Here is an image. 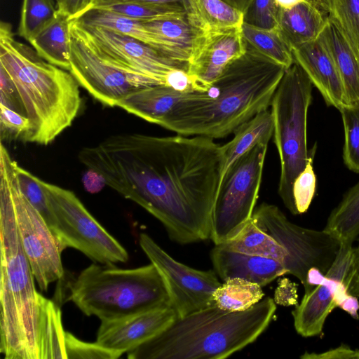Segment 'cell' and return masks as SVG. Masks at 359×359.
<instances>
[{
    "label": "cell",
    "instance_id": "cell-1",
    "mask_svg": "<svg viewBox=\"0 0 359 359\" xmlns=\"http://www.w3.org/2000/svg\"><path fill=\"white\" fill-rule=\"evenodd\" d=\"M79 161L105 184L149 212L170 238L210 239L222 182V145L203 136L117 134L81 149Z\"/></svg>",
    "mask_w": 359,
    "mask_h": 359
},
{
    "label": "cell",
    "instance_id": "cell-2",
    "mask_svg": "<svg viewBox=\"0 0 359 359\" xmlns=\"http://www.w3.org/2000/svg\"><path fill=\"white\" fill-rule=\"evenodd\" d=\"M245 43L205 91H191L158 124L185 136L223 138L269 109L285 67Z\"/></svg>",
    "mask_w": 359,
    "mask_h": 359
},
{
    "label": "cell",
    "instance_id": "cell-3",
    "mask_svg": "<svg viewBox=\"0 0 359 359\" xmlns=\"http://www.w3.org/2000/svg\"><path fill=\"white\" fill-rule=\"evenodd\" d=\"M0 66L13 81L29 128L24 142L47 145L69 127L81 106L79 84L67 70L17 41L10 23L0 24Z\"/></svg>",
    "mask_w": 359,
    "mask_h": 359
},
{
    "label": "cell",
    "instance_id": "cell-4",
    "mask_svg": "<svg viewBox=\"0 0 359 359\" xmlns=\"http://www.w3.org/2000/svg\"><path fill=\"white\" fill-rule=\"evenodd\" d=\"M276 304L263 298L243 311L216 306L177 318L151 339L128 351L130 359H224L253 343L273 320Z\"/></svg>",
    "mask_w": 359,
    "mask_h": 359
},
{
    "label": "cell",
    "instance_id": "cell-5",
    "mask_svg": "<svg viewBox=\"0 0 359 359\" xmlns=\"http://www.w3.org/2000/svg\"><path fill=\"white\" fill-rule=\"evenodd\" d=\"M0 352L6 359H40L44 297L22 248L6 186L0 182Z\"/></svg>",
    "mask_w": 359,
    "mask_h": 359
},
{
    "label": "cell",
    "instance_id": "cell-6",
    "mask_svg": "<svg viewBox=\"0 0 359 359\" xmlns=\"http://www.w3.org/2000/svg\"><path fill=\"white\" fill-rule=\"evenodd\" d=\"M69 290L68 300L100 320L172 306L166 282L151 262L130 269L93 264L70 282Z\"/></svg>",
    "mask_w": 359,
    "mask_h": 359
},
{
    "label": "cell",
    "instance_id": "cell-7",
    "mask_svg": "<svg viewBox=\"0 0 359 359\" xmlns=\"http://www.w3.org/2000/svg\"><path fill=\"white\" fill-rule=\"evenodd\" d=\"M313 84L295 61L285 69L271 102L273 141L280 162L278 192L294 215L292 185L306 167L311 150L307 147V116Z\"/></svg>",
    "mask_w": 359,
    "mask_h": 359
},
{
    "label": "cell",
    "instance_id": "cell-8",
    "mask_svg": "<svg viewBox=\"0 0 359 359\" xmlns=\"http://www.w3.org/2000/svg\"><path fill=\"white\" fill-rule=\"evenodd\" d=\"M41 183L53 215L50 229L62 251L74 248L93 262L105 265L128 261L126 250L92 216L74 192L41 180Z\"/></svg>",
    "mask_w": 359,
    "mask_h": 359
},
{
    "label": "cell",
    "instance_id": "cell-9",
    "mask_svg": "<svg viewBox=\"0 0 359 359\" xmlns=\"http://www.w3.org/2000/svg\"><path fill=\"white\" fill-rule=\"evenodd\" d=\"M15 163L5 146H0V182L10 194L17 227L35 281L42 291L64 276L62 250L49 226L22 192Z\"/></svg>",
    "mask_w": 359,
    "mask_h": 359
},
{
    "label": "cell",
    "instance_id": "cell-10",
    "mask_svg": "<svg viewBox=\"0 0 359 359\" xmlns=\"http://www.w3.org/2000/svg\"><path fill=\"white\" fill-rule=\"evenodd\" d=\"M268 144L258 143L224 173L215 203L210 239L215 245L234 238L252 217L258 198Z\"/></svg>",
    "mask_w": 359,
    "mask_h": 359
},
{
    "label": "cell",
    "instance_id": "cell-11",
    "mask_svg": "<svg viewBox=\"0 0 359 359\" xmlns=\"http://www.w3.org/2000/svg\"><path fill=\"white\" fill-rule=\"evenodd\" d=\"M70 30V69L79 86L102 104L116 107L137 89L161 84L158 81L123 66L110 58L88 38L76 20Z\"/></svg>",
    "mask_w": 359,
    "mask_h": 359
},
{
    "label": "cell",
    "instance_id": "cell-12",
    "mask_svg": "<svg viewBox=\"0 0 359 359\" xmlns=\"http://www.w3.org/2000/svg\"><path fill=\"white\" fill-rule=\"evenodd\" d=\"M256 224L273 237L287 253L284 266L303 286L309 270L326 274L341 248L340 242L324 229H310L290 222L278 207L262 203L252 216Z\"/></svg>",
    "mask_w": 359,
    "mask_h": 359
},
{
    "label": "cell",
    "instance_id": "cell-13",
    "mask_svg": "<svg viewBox=\"0 0 359 359\" xmlns=\"http://www.w3.org/2000/svg\"><path fill=\"white\" fill-rule=\"evenodd\" d=\"M139 243L163 276L178 318L215 306L213 294L222 283L214 270H198L177 261L145 233H140Z\"/></svg>",
    "mask_w": 359,
    "mask_h": 359
},
{
    "label": "cell",
    "instance_id": "cell-14",
    "mask_svg": "<svg viewBox=\"0 0 359 359\" xmlns=\"http://www.w3.org/2000/svg\"><path fill=\"white\" fill-rule=\"evenodd\" d=\"M357 270V248L341 245L323 283L304 293L301 302L292 311L294 327L299 334L312 337L322 333L327 316L338 307L341 287L347 286L349 293L353 294Z\"/></svg>",
    "mask_w": 359,
    "mask_h": 359
},
{
    "label": "cell",
    "instance_id": "cell-15",
    "mask_svg": "<svg viewBox=\"0 0 359 359\" xmlns=\"http://www.w3.org/2000/svg\"><path fill=\"white\" fill-rule=\"evenodd\" d=\"M77 22L92 43L110 58L161 84L167 86L168 77L175 70L188 72L189 62L172 59L140 40L102 27Z\"/></svg>",
    "mask_w": 359,
    "mask_h": 359
},
{
    "label": "cell",
    "instance_id": "cell-16",
    "mask_svg": "<svg viewBox=\"0 0 359 359\" xmlns=\"http://www.w3.org/2000/svg\"><path fill=\"white\" fill-rule=\"evenodd\" d=\"M245 50L241 27L204 33L189 61L196 91H205L226 66Z\"/></svg>",
    "mask_w": 359,
    "mask_h": 359
},
{
    "label": "cell",
    "instance_id": "cell-17",
    "mask_svg": "<svg viewBox=\"0 0 359 359\" xmlns=\"http://www.w3.org/2000/svg\"><path fill=\"white\" fill-rule=\"evenodd\" d=\"M177 318L175 309L167 306L119 319L101 320L96 342L126 353L163 332Z\"/></svg>",
    "mask_w": 359,
    "mask_h": 359
},
{
    "label": "cell",
    "instance_id": "cell-18",
    "mask_svg": "<svg viewBox=\"0 0 359 359\" xmlns=\"http://www.w3.org/2000/svg\"><path fill=\"white\" fill-rule=\"evenodd\" d=\"M292 54L294 61L304 69L328 106L339 109L347 104L339 73L319 36L293 48Z\"/></svg>",
    "mask_w": 359,
    "mask_h": 359
},
{
    "label": "cell",
    "instance_id": "cell-19",
    "mask_svg": "<svg viewBox=\"0 0 359 359\" xmlns=\"http://www.w3.org/2000/svg\"><path fill=\"white\" fill-rule=\"evenodd\" d=\"M210 259L214 271L223 281L240 278L264 287L288 273L276 259L232 251L219 245L212 249Z\"/></svg>",
    "mask_w": 359,
    "mask_h": 359
},
{
    "label": "cell",
    "instance_id": "cell-20",
    "mask_svg": "<svg viewBox=\"0 0 359 359\" xmlns=\"http://www.w3.org/2000/svg\"><path fill=\"white\" fill-rule=\"evenodd\" d=\"M319 37L336 65L344 85L347 104L359 101V50L329 15Z\"/></svg>",
    "mask_w": 359,
    "mask_h": 359
},
{
    "label": "cell",
    "instance_id": "cell-21",
    "mask_svg": "<svg viewBox=\"0 0 359 359\" xmlns=\"http://www.w3.org/2000/svg\"><path fill=\"white\" fill-rule=\"evenodd\" d=\"M327 15L313 0L280 8L277 29L292 50L316 39L324 29Z\"/></svg>",
    "mask_w": 359,
    "mask_h": 359
},
{
    "label": "cell",
    "instance_id": "cell-22",
    "mask_svg": "<svg viewBox=\"0 0 359 359\" xmlns=\"http://www.w3.org/2000/svg\"><path fill=\"white\" fill-rule=\"evenodd\" d=\"M187 93L166 85L151 86L127 95L118 102L116 107L158 125Z\"/></svg>",
    "mask_w": 359,
    "mask_h": 359
},
{
    "label": "cell",
    "instance_id": "cell-23",
    "mask_svg": "<svg viewBox=\"0 0 359 359\" xmlns=\"http://www.w3.org/2000/svg\"><path fill=\"white\" fill-rule=\"evenodd\" d=\"M76 20L83 25L97 26L130 36L178 60L172 48L148 30L142 21L100 8H90Z\"/></svg>",
    "mask_w": 359,
    "mask_h": 359
},
{
    "label": "cell",
    "instance_id": "cell-24",
    "mask_svg": "<svg viewBox=\"0 0 359 359\" xmlns=\"http://www.w3.org/2000/svg\"><path fill=\"white\" fill-rule=\"evenodd\" d=\"M143 24L172 48L177 60L187 62L204 34L191 22L187 13Z\"/></svg>",
    "mask_w": 359,
    "mask_h": 359
},
{
    "label": "cell",
    "instance_id": "cell-25",
    "mask_svg": "<svg viewBox=\"0 0 359 359\" xmlns=\"http://www.w3.org/2000/svg\"><path fill=\"white\" fill-rule=\"evenodd\" d=\"M233 133V137L222 145L223 176L235 161L256 144L269 143L273 134V119L271 110L267 109L259 112L237 127Z\"/></svg>",
    "mask_w": 359,
    "mask_h": 359
},
{
    "label": "cell",
    "instance_id": "cell-26",
    "mask_svg": "<svg viewBox=\"0 0 359 359\" xmlns=\"http://www.w3.org/2000/svg\"><path fill=\"white\" fill-rule=\"evenodd\" d=\"M72 20L57 11L55 20L29 41L43 59L67 71L70 69Z\"/></svg>",
    "mask_w": 359,
    "mask_h": 359
},
{
    "label": "cell",
    "instance_id": "cell-27",
    "mask_svg": "<svg viewBox=\"0 0 359 359\" xmlns=\"http://www.w3.org/2000/svg\"><path fill=\"white\" fill-rule=\"evenodd\" d=\"M191 22L203 33L241 27L243 13L223 0H186Z\"/></svg>",
    "mask_w": 359,
    "mask_h": 359
},
{
    "label": "cell",
    "instance_id": "cell-28",
    "mask_svg": "<svg viewBox=\"0 0 359 359\" xmlns=\"http://www.w3.org/2000/svg\"><path fill=\"white\" fill-rule=\"evenodd\" d=\"M323 229L341 245H353L359 236V182L344 194L330 212Z\"/></svg>",
    "mask_w": 359,
    "mask_h": 359
},
{
    "label": "cell",
    "instance_id": "cell-29",
    "mask_svg": "<svg viewBox=\"0 0 359 359\" xmlns=\"http://www.w3.org/2000/svg\"><path fill=\"white\" fill-rule=\"evenodd\" d=\"M219 245L235 252L272 258L283 265L287 256L285 248L259 228L252 217L234 238Z\"/></svg>",
    "mask_w": 359,
    "mask_h": 359
},
{
    "label": "cell",
    "instance_id": "cell-30",
    "mask_svg": "<svg viewBox=\"0 0 359 359\" xmlns=\"http://www.w3.org/2000/svg\"><path fill=\"white\" fill-rule=\"evenodd\" d=\"M262 287L257 283L233 278L224 281L214 292L215 305L226 311H245L264 297Z\"/></svg>",
    "mask_w": 359,
    "mask_h": 359
},
{
    "label": "cell",
    "instance_id": "cell-31",
    "mask_svg": "<svg viewBox=\"0 0 359 359\" xmlns=\"http://www.w3.org/2000/svg\"><path fill=\"white\" fill-rule=\"evenodd\" d=\"M40 359L67 358L65 331L56 303L44 297L39 343Z\"/></svg>",
    "mask_w": 359,
    "mask_h": 359
},
{
    "label": "cell",
    "instance_id": "cell-32",
    "mask_svg": "<svg viewBox=\"0 0 359 359\" xmlns=\"http://www.w3.org/2000/svg\"><path fill=\"white\" fill-rule=\"evenodd\" d=\"M244 40L258 52L287 69L294 62L292 50L277 29H266L243 22Z\"/></svg>",
    "mask_w": 359,
    "mask_h": 359
},
{
    "label": "cell",
    "instance_id": "cell-33",
    "mask_svg": "<svg viewBox=\"0 0 359 359\" xmlns=\"http://www.w3.org/2000/svg\"><path fill=\"white\" fill-rule=\"evenodd\" d=\"M57 15L55 0H22L18 34L28 42Z\"/></svg>",
    "mask_w": 359,
    "mask_h": 359
},
{
    "label": "cell",
    "instance_id": "cell-34",
    "mask_svg": "<svg viewBox=\"0 0 359 359\" xmlns=\"http://www.w3.org/2000/svg\"><path fill=\"white\" fill-rule=\"evenodd\" d=\"M338 110L344 131L343 161L349 170L359 174V101L346 104Z\"/></svg>",
    "mask_w": 359,
    "mask_h": 359
},
{
    "label": "cell",
    "instance_id": "cell-35",
    "mask_svg": "<svg viewBox=\"0 0 359 359\" xmlns=\"http://www.w3.org/2000/svg\"><path fill=\"white\" fill-rule=\"evenodd\" d=\"M325 12L359 50V0H320Z\"/></svg>",
    "mask_w": 359,
    "mask_h": 359
},
{
    "label": "cell",
    "instance_id": "cell-36",
    "mask_svg": "<svg viewBox=\"0 0 359 359\" xmlns=\"http://www.w3.org/2000/svg\"><path fill=\"white\" fill-rule=\"evenodd\" d=\"M100 8L142 22L151 21L187 13L186 10L180 6L140 3H123Z\"/></svg>",
    "mask_w": 359,
    "mask_h": 359
},
{
    "label": "cell",
    "instance_id": "cell-37",
    "mask_svg": "<svg viewBox=\"0 0 359 359\" xmlns=\"http://www.w3.org/2000/svg\"><path fill=\"white\" fill-rule=\"evenodd\" d=\"M14 167L22 192L50 227L53 222V215L41 180L20 167L16 161Z\"/></svg>",
    "mask_w": 359,
    "mask_h": 359
},
{
    "label": "cell",
    "instance_id": "cell-38",
    "mask_svg": "<svg viewBox=\"0 0 359 359\" xmlns=\"http://www.w3.org/2000/svg\"><path fill=\"white\" fill-rule=\"evenodd\" d=\"M316 145L311 149V156L304 170L295 178L292 185L294 215L305 213L313 201L316 189V176L313 167Z\"/></svg>",
    "mask_w": 359,
    "mask_h": 359
},
{
    "label": "cell",
    "instance_id": "cell-39",
    "mask_svg": "<svg viewBox=\"0 0 359 359\" xmlns=\"http://www.w3.org/2000/svg\"><path fill=\"white\" fill-rule=\"evenodd\" d=\"M67 358L116 359L123 353L105 348L96 341H81L69 332H65Z\"/></svg>",
    "mask_w": 359,
    "mask_h": 359
},
{
    "label": "cell",
    "instance_id": "cell-40",
    "mask_svg": "<svg viewBox=\"0 0 359 359\" xmlns=\"http://www.w3.org/2000/svg\"><path fill=\"white\" fill-rule=\"evenodd\" d=\"M279 9L275 0H252L243 13V22L262 29H277Z\"/></svg>",
    "mask_w": 359,
    "mask_h": 359
},
{
    "label": "cell",
    "instance_id": "cell-41",
    "mask_svg": "<svg viewBox=\"0 0 359 359\" xmlns=\"http://www.w3.org/2000/svg\"><path fill=\"white\" fill-rule=\"evenodd\" d=\"M0 108L1 139L20 138L22 140L29 128L27 116L1 104Z\"/></svg>",
    "mask_w": 359,
    "mask_h": 359
},
{
    "label": "cell",
    "instance_id": "cell-42",
    "mask_svg": "<svg viewBox=\"0 0 359 359\" xmlns=\"http://www.w3.org/2000/svg\"><path fill=\"white\" fill-rule=\"evenodd\" d=\"M0 104L25 116L14 83L6 71L1 66H0Z\"/></svg>",
    "mask_w": 359,
    "mask_h": 359
},
{
    "label": "cell",
    "instance_id": "cell-43",
    "mask_svg": "<svg viewBox=\"0 0 359 359\" xmlns=\"http://www.w3.org/2000/svg\"><path fill=\"white\" fill-rule=\"evenodd\" d=\"M273 300L276 304L289 306L298 304L297 285L287 278L278 280L274 292Z\"/></svg>",
    "mask_w": 359,
    "mask_h": 359
},
{
    "label": "cell",
    "instance_id": "cell-44",
    "mask_svg": "<svg viewBox=\"0 0 359 359\" xmlns=\"http://www.w3.org/2000/svg\"><path fill=\"white\" fill-rule=\"evenodd\" d=\"M95 0H60L57 4V11L70 20H76L92 8Z\"/></svg>",
    "mask_w": 359,
    "mask_h": 359
},
{
    "label": "cell",
    "instance_id": "cell-45",
    "mask_svg": "<svg viewBox=\"0 0 359 359\" xmlns=\"http://www.w3.org/2000/svg\"><path fill=\"white\" fill-rule=\"evenodd\" d=\"M303 359H359L358 350H353L349 346L341 344L337 348L330 349L320 353H305L301 356Z\"/></svg>",
    "mask_w": 359,
    "mask_h": 359
},
{
    "label": "cell",
    "instance_id": "cell-46",
    "mask_svg": "<svg viewBox=\"0 0 359 359\" xmlns=\"http://www.w3.org/2000/svg\"><path fill=\"white\" fill-rule=\"evenodd\" d=\"M123 3H140L180 6L185 9L186 0H95L93 8H100Z\"/></svg>",
    "mask_w": 359,
    "mask_h": 359
},
{
    "label": "cell",
    "instance_id": "cell-47",
    "mask_svg": "<svg viewBox=\"0 0 359 359\" xmlns=\"http://www.w3.org/2000/svg\"><path fill=\"white\" fill-rule=\"evenodd\" d=\"M83 182L85 188L90 192H97L106 185L104 179L97 172L90 169H88L83 175Z\"/></svg>",
    "mask_w": 359,
    "mask_h": 359
},
{
    "label": "cell",
    "instance_id": "cell-48",
    "mask_svg": "<svg viewBox=\"0 0 359 359\" xmlns=\"http://www.w3.org/2000/svg\"><path fill=\"white\" fill-rule=\"evenodd\" d=\"M347 312L352 318L358 319V311L359 310V302L358 297L350 294L341 304L340 307Z\"/></svg>",
    "mask_w": 359,
    "mask_h": 359
},
{
    "label": "cell",
    "instance_id": "cell-49",
    "mask_svg": "<svg viewBox=\"0 0 359 359\" xmlns=\"http://www.w3.org/2000/svg\"><path fill=\"white\" fill-rule=\"evenodd\" d=\"M231 6L236 8L239 10L242 13H244L245 11L248 7L249 4L252 1V0H223Z\"/></svg>",
    "mask_w": 359,
    "mask_h": 359
},
{
    "label": "cell",
    "instance_id": "cell-50",
    "mask_svg": "<svg viewBox=\"0 0 359 359\" xmlns=\"http://www.w3.org/2000/svg\"><path fill=\"white\" fill-rule=\"evenodd\" d=\"M280 8H287L299 3L303 0H275Z\"/></svg>",
    "mask_w": 359,
    "mask_h": 359
},
{
    "label": "cell",
    "instance_id": "cell-51",
    "mask_svg": "<svg viewBox=\"0 0 359 359\" xmlns=\"http://www.w3.org/2000/svg\"><path fill=\"white\" fill-rule=\"evenodd\" d=\"M357 255H358V270H357L358 293H357V297H359V244L357 248Z\"/></svg>",
    "mask_w": 359,
    "mask_h": 359
},
{
    "label": "cell",
    "instance_id": "cell-52",
    "mask_svg": "<svg viewBox=\"0 0 359 359\" xmlns=\"http://www.w3.org/2000/svg\"><path fill=\"white\" fill-rule=\"evenodd\" d=\"M56 4L60 1V0H55Z\"/></svg>",
    "mask_w": 359,
    "mask_h": 359
},
{
    "label": "cell",
    "instance_id": "cell-53",
    "mask_svg": "<svg viewBox=\"0 0 359 359\" xmlns=\"http://www.w3.org/2000/svg\"><path fill=\"white\" fill-rule=\"evenodd\" d=\"M358 355H359V349L358 350Z\"/></svg>",
    "mask_w": 359,
    "mask_h": 359
}]
</instances>
